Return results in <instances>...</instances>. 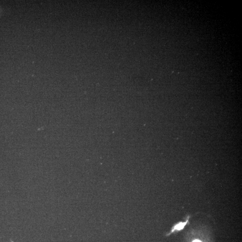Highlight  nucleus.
Here are the masks:
<instances>
[{"instance_id":"nucleus-2","label":"nucleus","mask_w":242,"mask_h":242,"mask_svg":"<svg viewBox=\"0 0 242 242\" xmlns=\"http://www.w3.org/2000/svg\"><path fill=\"white\" fill-rule=\"evenodd\" d=\"M192 242H202L201 241H200V240H195L194 241H193Z\"/></svg>"},{"instance_id":"nucleus-1","label":"nucleus","mask_w":242,"mask_h":242,"mask_svg":"<svg viewBox=\"0 0 242 242\" xmlns=\"http://www.w3.org/2000/svg\"><path fill=\"white\" fill-rule=\"evenodd\" d=\"M188 222V220H187V222H185V223H179V224H177V225L176 226H175L174 227V229L172 231H173L174 230H181L182 229H183L184 228V226L186 225V224L187 223V222Z\"/></svg>"}]
</instances>
